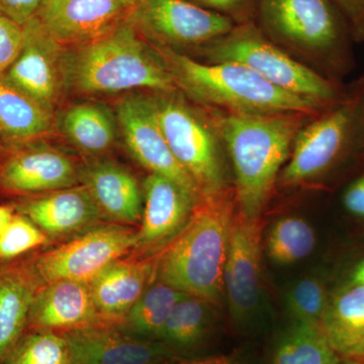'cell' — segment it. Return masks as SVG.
<instances>
[{"label": "cell", "instance_id": "cell-41", "mask_svg": "<svg viewBox=\"0 0 364 364\" xmlns=\"http://www.w3.org/2000/svg\"><path fill=\"white\" fill-rule=\"evenodd\" d=\"M341 364H364V359H343Z\"/></svg>", "mask_w": 364, "mask_h": 364}, {"label": "cell", "instance_id": "cell-2", "mask_svg": "<svg viewBox=\"0 0 364 364\" xmlns=\"http://www.w3.org/2000/svg\"><path fill=\"white\" fill-rule=\"evenodd\" d=\"M236 212L233 188L200 198L188 224L158 253L156 279L218 305Z\"/></svg>", "mask_w": 364, "mask_h": 364}, {"label": "cell", "instance_id": "cell-18", "mask_svg": "<svg viewBox=\"0 0 364 364\" xmlns=\"http://www.w3.org/2000/svg\"><path fill=\"white\" fill-rule=\"evenodd\" d=\"M23 48L4 79L49 111L56 97L57 71L61 72L57 64L59 44L36 16L23 26Z\"/></svg>", "mask_w": 364, "mask_h": 364}, {"label": "cell", "instance_id": "cell-37", "mask_svg": "<svg viewBox=\"0 0 364 364\" xmlns=\"http://www.w3.org/2000/svg\"><path fill=\"white\" fill-rule=\"evenodd\" d=\"M343 205L350 214L364 219V176L355 179L345 191Z\"/></svg>", "mask_w": 364, "mask_h": 364}, {"label": "cell", "instance_id": "cell-14", "mask_svg": "<svg viewBox=\"0 0 364 364\" xmlns=\"http://www.w3.org/2000/svg\"><path fill=\"white\" fill-rule=\"evenodd\" d=\"M132 9L121 0H43L36 18L58 44L79 46L112 32Z\"/></svg>", "mask_w": 364, "mask_h": 364}, {"label": "cell", "instance_id": "cell-19", "mask_svg": "<svg viewBox=\"0 0 364 364\" xmlns=\"http://www.w3.org/2000/svg\"><path fill=\"white\" fill-rule=\"evenodd\" d=\"M105 325L86 282L57 280L43 284L33 299L26 331L66 333Z\"/></svg>", "mask_w": 364, "mask_h": 364}, {"label": "cell", "instance_id": "cell-10", "mask_svg": "<svg viewBox=\"0 0 364 364\" xmlns=\"http://www.w3.org/2000/svg\"><path fill=\"white\" fill-rule=\"evenodd\" d=\"M129 18L139 32L170 49L208 44L236 26L231 18L189 0H141Z\"/></svg>", "mask_w": 364, "mask_h": 364}, {"label": "cell", "instance_id": "cell-11", "mask_svg": "<svg viewBox=\"0 0 364 364\" xmlns=\"http://www.w3.org/2000/svg\"><path fill=\"white\" fill-rule=\"evenodd\" d=\"M262 230L261 218L245 217L237 210L224 270V291L232 318L237 323L251 320L262 305Z\"/></svg>", "mask_w": 364, "mask_h": 364}, {"label": "cell", "instance_id": "cell-33", "mask_svg": "<svg viewBox=\"0 0 364 364\" xmlns=\"http://www.w3.org/2000/svg\"><path fill=\"white\" fill-rule=\"evenodd\" d=\"M23 44V26L0 16V73L13 65Z\"/></svg>", "mask_w": 364, "mask_h": 364}, {"label": "cell", "instance_id": "cell-39", "mask_svg": "<svg viewBox=\"0 0 364 364\" xmlns=\"http://www.w3.org/2000/svg\"><path fill=\"white\" fill-rule=\"evenodd\" d=\"M16 213V208L11 207V205H0V236L6 231Z\"/></svg>", "mask_w": 364, "mask_h": 364}, {"label": "cell", "instance_id": "cell-27", "mask_svg": "<svg viewBox=\"0 0 364 364\" xmlns=\"http://www.w3.org/2000/svg\"><path fill=\"white\" fill-rule=\"evenodd\" d=\"M51 126L50 112L0 78V133L14 140L43 135Z\"/></svg>", "mask_w": 364, "mask_h": 364}, {"label": "cell", "instance_id": "cell-20", "mask_svg": "<svg viewBox=\"0 0 364 364\" xmlns=\"http://www.w3.org/2000/svg\"><path fill=\"white\" fill-rule=\"evenodd\" d=\"M79 170L56 150L21 151L0 167V188L11 193H46L78 186Z\"/></svg>", "mask_w": 364, "mask_h": 364}, {"label": "cell", "instance_id": "cell-7", "mask_svg": "<svg viewBox=\"0 0 364 364\" xmlns=\"http://www.w3.org/2000/svg\"><path fill=\"white\" fill-rule=\"evenodd\" d=\"M202 47L210 63L240 64L287 92L321 104H336L346 90L293 58L268 39L254 21L236 25L227 35Z\"/></svg>", "mask_w": 364, "mask_h": 364}, {"label": "cell", "instance_id": "cell-8", "mask_svg": "<svg viewBox=\"0 0 364 364\" xmlns=\"http://www.w3.org/2000/svg\"><path fill=\"white\" fill-rule=\"evenodd\" d=\"M170 150L195 181L202 198L229 188L225 177L222 140L214 123H207L173 93L150 97Z\"/></svg>", "mask_w": 364, "mask_h": 364}, {"label": "cell", "instance_id": "cell-42", "mask_svg": "<svg viewBox=\"0 0 364 364\" xmlns=\"http://www.w3.org/2000/svg\"><path fill=\"white\" fill-rule=\"evenodd\" d=\"M122 2H124L126 6L131 7V9H134L141 1V0H121Z\"/></svg>", "mask_w": 364, "mask_h": 364}, {"label": "cell", "instance_id": "cell-16", "mask_svg": "<svg viewBox=\"0 0 364 364\" xmlns=\"http://www.w3.org/2000/svg\"><path fill=\"white\" fill-rule=\"evenodd\" d=\"M16 210L35 223L54 244L107 222L83 184L28 198Z\"/></svg>", "mask_w": 364, "mask_h": 364}, {"label": "cell", "instance_id": "cell-22", "mask_svg": "<svg viewBox=\"0 0 364 364\" xmlns=\"http://www.w3.org/2000/svg\"><path fill=\"white\" fill-rule=\"evenodd\" d=\"M41 282L30 257L0 263V364L23 337Z\"/></svg>", "mask_w": 364, "mask_h": 364}, {"label": "cell", "instance_id": "cell-13", "mask_svg": "<svg viewBox=\"0 0 364 364\" xmlns=\"http://www.w3.org/2000/svg\"><path fill=\"white\" fill-rule=\"evenodd\" d=\"M117 121L131 154L151 173L171 179L200 200V191L172 154L163 135L150 97L124 98L117 109Z\"/></svg>", "mask_w": 364, "mask_h": 364}, {"label": "cell", "instance_id": "cell-23", "mask_svg": "<svg viewBox=\"0 0 364 364\" xmlns=\"http://www.w3.org/2000/svg\"><path fill=\"white\" fill-rule=\"evenodd\" d=\"M320 326L342 359H364V286L350 284L330 296Z\"/></svg>", "mask_w": 364, "mask_h": 364}, {"label": "cell", "instance_id": "cell-35", "mask_svg": "<svg viewBox=\"0 0 364 364\" xmlns=\"http://www.w3.org/2000/svg\"><path fill=\"white\" fill-rule=\"evenodd\" d=\"M43 0H0V16L23 26L35 18Z\"/></svg>", "mask_w": 364, "mask_h": 364}, {"label": "cell", "instance_id": "cell-30", "mask_svg": "<svg viewBox=\"0 0 364 364\" xmlns=\"http://www.w3.org/2000/svg\"><path fill=\"white\" fill-rule=\"evenodd\" d=\"M2 364H72L70 347L62 333L26 331Z\"/></svg>", "mask_w": 364, "mask_h": 364}, {"label": "cell", "instance_id": "cell-38", "mask_svg": "<svg viewBox=\"0 0 364 364\" xmlns=\"http://www.w3.org/2000/svg\"><path fill=\"white\" fill-rule=\"evenodd\" d=\"M162 364H244L241 358L235 354L230 355L210 356V358H186L183 356H177L167 360Z\"/></svg>", "mask_w": 364, "mask_h": 364}, {"label": "cell", "instance_id": "cell-40", "mask_svg": "<svg viewBox=\"0 0 364 364\" xmlns=\"http://www.w3.org/2000/svg\"><path fill=\"white\" fill-rule=\"evenodd\" d=\"M351 284L364 286V260L359 263L355 269H354L353 273H352Z\"/></svg>", "mask_w": 364, "mask_h": 364}, {"label": "cell", "instance_id": "cell-32", "mask_svg": "<svg viewBox=\"0 0 364 364\" xmlns=\"http://www.w3.org/2000/svg\"><path fill=\"white\" fill-rule=\"evenodd\" d=\"M50 243L47 235L35 223L16 212L0 236V263L18 259L25 254Z\"/></svg>", "mask_w": 364, "mask_h": 364}, {"label": "cell", "instance_id": "cell-6", "mask_svg": "<svg viewBox=\"0 0 364 364\" xmlns=\"http://www.w3.org/2000/svg\"><path fill=\"white\" fill-rule=\"evenodd\" d=\"M364 148V76L346 87L336 104L313 117L299 132L279 177L294 188L316 181Z\"/></svg>", "mask_w": 364, "mask_h": 364}, {"label": "cell", "instance_id": "cell-5", "mask_svg": "<svg viewBox=\"0 0 364 364\" xmlns=\"http://www.w3.org/2000/svg\"><path fill=\"white\" fill-rule=\"evenodd\" d=\"M255 18L268 39L310 59L331 80L353 65L350 30L332 0H258Z\"/></svg>", "mask_w": 364, "mask_h": 364}, {"label": "cell", "instance_id": "cell-4", "mask_svg": "<svg viewBox=\"0 0 364 364\" xmlns=\"http://www.w3.org/2000/svg\"><path fill=\"white\" fill-rule=\"evenodd\" d=\"M157 51L173 76L177 88L215 111L254 116H317L331 107L287 92L240 64L202 63L161 46Z\"/></svg>", "mask_w": 364, "mask_h": 364}, {"label": "cell", "instance_id": "cell-15", "mask_svg": "<svg viewBox=\"0 0 364 364\" xmlns=\"http://www.w3.org/2000/svg\"><path fill=\"white\" fill-rule=\"evenodd\" d=\"M62 334L70 347L72 364H162L179 356L160 340L143 338L117 326Z\"/></svg>", "mask_w": 364, "mask_h": 364}, {"label": "cell", "instance_id": "cell-29", "mask_svg": "<svg viewBox=\"0 0 364 364\" xmlns=\"http://www.w3.org/2000/svg\"><path fill=\"white\" fill-rule=\"evenodd\" d=\"M317 237L312 226L294 215L277 220L268 232L267 251L273 262L291 265L312 254Z\"/></svg>", "mask_w": 364, "mask_h": 364}, {"label": "cell", "instance_id": "cell-26", "mask_svg": "<svg viewBox=\"0 0 364 364\" xmlns=\"http://www.w3.org/2000/svg\"><path fill=\"white\" fill-rule=\"evenodd\" d=\"M212 304L193 296H184L174 306L159 340L179 356L198 346L213 324Z\"/></svg>", "mask_w": 364, "mask_h": 364}, {"label": "cell", "instance_id": "cell-17", "mask_svg": "<svg viewBox=\"0 0 364 364\" xmlns=\"http://www.w3.org/2000/svg\"><path fill=\"white\" fill-rule=\"evenodd\" d=\"M158 254L148 258L127 255L111 263L90 282L91 298L105 325L119 326L136 301L156 279Z\"/></svg>", "mask_w": 364, "mask_h": 364}, {"label": "cell", "instance_id": "cell-31", "mask_svg": "<svg viewBox=\"0 0 364 364\" xmlns=\"http://www.w3.org/2000/svg\"><path fill=\"white\" fill-rule=\"evenodd\" d=\"M329 298L322 279L316 277H303L287 289V310L294 322L320 325Z\"/></svg>", "mask_w": 364, "mask_h": 364}, {"label": "cell", "instance_id": "cell-34", "mask_svg": "<svg viewBox=\"0 0 364 364\" xmlns=\"http://www.w3.org/2000/svg\"><path fill=\"white\" fill-rule=\"evenodd\" d=\"M193 4L231 18L236 25L255 18L258 0H189Z\"/></svg>", "mask_w": 364, "mask_h": 364}, {"label": "cell", "instance_id": "cell-28", "mask_svg": "<svg viewBox=\"0 0 364 364\" xmlns=\"http://www.w3.org/2000/svg\"><path fill=\"white\" fill-rule=\"evenodd\" d=\"M186 296L188 294L155 279L119 327L143 338L159 340L170 314Z\"/></svg>", "mask_w": 364, "mask_h": 364}, {"label": "cell", "instance_id": "cell-3", "mask_svg": "<svg viewBox=\"0 0 364 364\" xmlns=\"http://www.w3.org/2000/svg\"><path fill=\"white\" fill-rule=\"evenodd\" d=\"M60 67L67 87L79 93L177 90L157 49L143 40L129 18L104 37L65 53Z\"/></svg>", "mask_w": 364, "mask_h": 364}, {"label": "cell", "instance_id": "cell-36", "mask_svg": "<svg viewBox=\"0 0 364 364\" xmlns=\"http://www.w3.org/2000/svg\"><path fill=\"white\" fill-rule=\"evenodd\" d=\"M348 23L354 42L364 41V0H332Z\"/></svg>", "mask_w": 364, "mask_h": 364}, {"label": "cell", "instance_id": "cell-21", "mask_svg": "<svg viewBox=\"0 0 364 364\" xmlns=\"http://www.w3.org/2000/svg\"><path fill=\"white\" fill-rule=\"evenodd\" d=\"M86 186L107 222L135 227L143 213V189L129 170L114 162L91 163L79 170Z\"/></svg>", "mask_w": 364, "mask_h": 364}, {"label": "cell", "instance_id": "cell-25", "mask_svg": "<svg viewBox=\"0 0 364 364\" xmlns=\"http://www.w3.org/2000/svg\"><path fill=\"white\" fill-rule=\"evenodd\" d=\"M342 361L320 325L294 322L275 345L269 364H341Z\"/></svg>", "mask_w": 364, "mask_h": 364}, {"label": "cell", "instance_id": "cell-9", "mask_svg": "<svg viewBox=\"0 0 364 364\" xmlns=\"http://www.w3.org/2000/svg\"><path fill=\"white\" fill-rule=\"evenodd\" d=\"M136 227L102 222L31 260L43 284L57 280L90 282L111 263L130 254Z\"/></svg>", "mask_w": 364, "mask_h": 364}, {"label": "cell", "instance_id": "cell-12", "mask_svg": "<svg viewBox=\"0 0 364 364\" xmlns=\"http://www.w3.org/2000/svg\"><path fill=\"white\" fill-rule=\"evenodd\" d=\"M200 200L166 177L150 173L143 183V213L129 256L157 255L188 224Z\"/></svg>", "mask_w": 364, "mask_h": 364}, {"label": "cell", "instance_id": "cell-24", "mask_svg": "<svg viewBox=\"0 0 364 364\" xmlns=\"http://www.w3.org/2000/svg\"><path fill=\"white\" fill-rule=\"evenodd\" d=\"M62 130L79 149L90 154L105 152L116 141L117 126L109 112L97 104H79L67 109Z\"/></svg>", "mask_w": 364, "mask_h": 364}, {"label": "cell", "instance_id": "cell-1", "mask_svg": "<svg viewBox=\"0 0 364 364\" xmlns=\"http://www.w3.org/2000/svg\"><path fill=\"white\" fill-rule=\"evenodd\" d=\"M215 112L213 123L233 165L237 210L260 218L299 132L315 116Z\"/></svg>", "mask_w": 364, "mask_h": 364}]
</instances>
